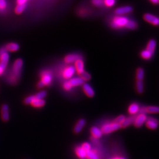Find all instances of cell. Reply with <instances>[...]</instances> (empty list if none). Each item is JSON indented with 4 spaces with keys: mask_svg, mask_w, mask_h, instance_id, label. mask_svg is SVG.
Here are the masks:
<instances>
[{
    "mask_svg": "<svg viewBox=\"0 0 159 159\" xmlns=\"http://www.w3.org/2000/svg\"><path fill=\"white\" fill-rule=\"evenodd\" d=\"M23 66V61L21 58H18L14 62L6 77V80L9 84L15 85L19 83L21 77Z\"/></svg>",
    "mask_w": 159,
    "mask_h": 159,
    "instance_id": "6da1fadb",
    "label": "cell"
},
{
    "mask_svg": "<svg viewBox=\"0 0 159 159\" xmlns=\"http://www.w3.org/2000/svg\"><path fill=\"white\" fill-rule=\"evenodd\" d=\"M128 20V19L126 17L117 16L113 19L111 26L114 29H121L125 27Z\"/></svg>",
    "mask_w": 159,
    "mask_h": 159,
    "instance_id": "7a4b0ae2",
    "label": "cell"
},
{
    "mask_svg": "<svg viewBox=\"0 0 159 159\" xmlns=\"http://www.w3.org/2000/svg\"><path fill=\"white\" fill-rule=\"evenodd\" d=\"M120 128H121L120 124L113 122L103 125L101 128V131L103 134H108L112 132L119 130Z\"/></svg>",
    "mask_w": 159,
    "mask_h": 159,
    "instance_id": "3957f363",
    "label": "cell"
},
{
    "mask_svg": "<svg viewBox=\"0 0 159 159\" xmlns=\"http://www.w3.org/2000/svg\"><path fill=\"white\" fill-rule=\"evenodd\" d=\"M9 60V54L4 47L0 48V67L4 70L7 67Z\"/></svg>",
    "mask_w": 159,
    "mask_h": 159,
    "instance_id": "277c9868",
    "label": "cell"
},
{
    "mask_svg": "<svg viewBox=\"0 0 159 159\" xmlns=\"http://www.w3.org/2000/svg\"><path fill=\"white\" fill-rule=\"evenodd\" d=\"M52 81V76L51 72L48 71H44L41 73V81L44 86H48Z\"/></svg>",
    "mask_w": 159,
    "mask_h": 159,
    "instance_id": "5b68a950",
    "label": "cell"
},
{
    "mask_svg": "<svg viewBox=\"0 0 159 159\" xmlns=\"http://www.w3.org/2000/svg\"><path fill=\"white\" fill-rule=\"evenodd\" d=\"M1 118L3 121L7 122L10 119L9 107L7 104H4L1 108Z\"/></svg>",
    "mask_w": 159,
    "mask_h": 159,
    "instance_id": "8992f818",
    "label": "cell"
},
{
    "mask_svg": "<svg viewBox=\"0 0 159 159\" xmlns=\"http://www.w3.org/2000/svg\"><path fill=\"white\" fill-rule=\"evenodd\" d=\"M147 116L145 114H137L135 120L133 123L134 125L137 127V128H139L140 127H141L143 124L145 122L146 120H147Z\"/></svg>",
    "mask_w": 159,
    "mask_h": 159,
    "instance_id": "52a82bcc",
    "label": "cell"
},
{
    "mask_svg": "<svg viewBox=\"0 0 159 159\" xmlns=\"http://www.w3.org/2000/svg\"><path fill=\"white\" fill-rule=\"evenodd\" d=\"M133 11V8L130 6H124L117 8L115 10V14L117 16H123L124 15L129 14Z\"/></svg>",
    "mask_w": 159,
    "mask_h": 159,
    "instance_id": "ba28073f",
    "label": "cell"
},
{
    "mask_svg": "<svg viewBox=\"0 0 159 159\" xmlns=\"http://www.w3.org/2000/svg\"><path fill=\"white\" fill-rule=\"evenodd\" d=\"M75 71V67H74L73 66H68L64 68V70H63L62 73L63 77L64 78L67 80L70 79L73 76Z\"/></svg>",
    "mask_w": 159,
    "mask_h": 159,
    "instance_id": "9c48e42d",
    "label": "cell"
},
{
    "mask_svg": "<svg viewBox=\"0 0 159 159\" xmlns=\"http://www.w3.org/2000/svg\"><path fill=\"white\" fill-rule=\"evenodd\" d=\"M146 127L150 130H155L158 127V121L153 117H148L145 121Z\"/></svg>",
    "mask_w": 159,
    "mask_h": 159,
    "instance_id": "30bf717a",
    "label": "cell"
},
{
    "mask_svg": "<svg viewBox=\"0 0 159 159\" xmlns=\"http://www.w3.org/2000/svg\"><path fill=\"white\" fill-rule=\"evenodd\" d=\"M144 19L147 22L154 25V26H158L159 24V20L158 19L151 14H145L144 16Z\"/></svg>",
    "mask_w": 159,
    "mask_h": 159,
    "instance_id": "8fae6325",
    "label": "cell"
},
{
    "mask_svg": "<svg viewBox=\"0 0 159 159\" xmlns=\"http://www.w3.org/2000/svg\"><path fill=\"white\" fill-rule=\"evenodd\" d=\"M81 59V57L78 54H68L64 58V61L67 64H71L75 63L77 60Z\"/></svg>",
    "mask_w": 159,
    "mask_h": 159,
    "instance_id": "7c38bea8",
    "label": "cell"
},
{
    "mask_svg": "<svg viewBox=\"0 0 159 159\" xmlns=\"http://www.w3.org/2000/svg\"><path fill=\"white\" fill-rule=\"evenodd\" d=\"M83 90L86 94V95L90 98L94 97V91L92 88V87L87 83H84L83 84Z\"/></svg>",
    "mask_w": 159,
    "mask_h": 159,
    "instance_id": "4fadbf2b",
    "label": "cell"
},
{
    "mask_svg": "<svg viewBox=\"0 0 159 159\" xmlns=\"http://www.w3.org/2000/svg\"><path fill=\"white\" fill-rule=\"evenodd\" d=\"M75 70L79 75L84 71V63L82 59H79L75 62Z\"/></svg>",
    "mask_w": 159,
    "mask_h": 159,
    "instance_id": "5bb4252c",
    "label": "cell"
},
{
    "mask_svg": "<svg viewBox=\"0 0 159 159\" xmlns=\"http://www.w3.org/2000/svg\"><path fill=\"white\" fill-rule=\"evenodd\" d=\"M86 125V120L84 118H81L79 120L77 123H76L74 128V132L76 134H78L81 132L83 128Z\"/></svg>",
    "mask_w": 159,
    "mask_h": 159,
    "instance_id": "9a60e30c",
    "label": "cell"
},
{
    "mask_svg": "<svg viewBox=\"0 0 159 159\" xmlns=\"http://www.w3.org/2000/svg\"><path fill=\"white\" fill-rule=\"evenodd\" d=\"M68 82L72 87H75L83 85L84 83V81L80 77H76L70 78Z\"/></svg>",
    "mask_w": 159,
    "mask_h": 159,
    "instance_id": "2e32d148",
    "label": "cell"
},
{
    "mask_svg": "<svg viewBox=\"0 0 159 159\" xmlns=\"http://www.w3.org/2000/svg\"><path fill=\"white\" fill-rule=\"evenodd\" d=\"M90 133H91L92 136L93 137V138L95 139H98V138H100L103 135V133L101 131V129H100L99 128L95 127V126L92 127L91 128Z\"/></svg>",
    "mask_w": 159,
    "mask_h": 159,
    "instance_id": "e0dca14e",
    "label": "cell"
},
{
    "mask_svg": "<svg viewBox=\"0 0 159 159\" xmlns=\"http://www.w3.org/2000/svg\"><path fill=\"white\" fill-rule=\"evenodd\" d=\"M5 49L7 51L16 52L20 49V46L18 44L15 43H10L5 46Z\"/></svg>",
    "mask_w": 159,
    "mask_h": 159,
    "instance_id": "ac0fdd59",
    "label": "cell"
},
{
    "mask_svg": "<svg viewBox=\"0 0 159 159\" xmlns=\"http://www.w3.org/2000/svg\"><path fill=\"white\" fill-rule=\"evenodd\" d=\"M137 115V114H135V115H132L127 118H125L124 122L121 124V128H126L128 126H129L131 123H133Z\"/></svg>",
    "mask_w": 159,
    "mask_h": 159,
    "instance_id": "d6986e66",
    "label": "cell"
},
{
    "mask_svg": "<svg viewBox=\"0 0 159 159\" xmlns=\"http://www.w3.org/2000/svg\"><path fill=\"white\" fill-rule=\"evenodd\" d=\"M139 109H140L139 106L137 103H133L130 105L128 108V111L129 114L131 115H135L138 114Z\"/></svg>",
    "mask_w": 159,
    "mask_h": 159,
    "instance_id": "ffe728a7",
    "label": "cell"
},
{
    "mask_svg": "<svg viewBox=\"0 0 159 159\" xmlns=\"http://www.w3.org/2000/svg\"><path fill=\"white\" fill-rule=\"evenodd\" d=\"M75 153L77 156L81 159H84L86 157V152L81 148V146H77L76 147Z\"/></svg>",
    "mask_w": 159,
    "mask_h": 159,
    "instance_id": "44dd1931",
    "label": "cell"
},
{
    "mask_svg": "<svg viewBox=\"0 0 159 159\" xmlns=\"http://www.w3.org/2000/svg\"><path fill=\"white\" fill-rule=\"evenodd\" d=\"M46 104V102L45 100H44L43 99L42 100H39V99H36L35 98V99L33 100V101L31 103V105L36 108H40V107H44V106Z\"/></svg>",
    "mask_w": 159,
    "mask_h": 159,
    "instance_id": "7402d4cb",
    "label": "cell"
},
{
    "mask_svg": "<svg viewBox=\"0 0 159 159\" xmlns=\"http://www.w3.org/2000/svg\"><path fill=\"white\" fill-rule=\"evenodd\" d=\"M155 47H156V41L154 40H151L148 41L147 44L146 50H147L148 51L154 54L155 51Z\"/></svg>",
    "mask_w": 159,
    "mask_h": 159,
    "instance_id": "603a6c76",
    "label": "cell"
},
{
    "mask_svg": "<svg viewBox=\"0 0 159 159\" xmlns=\"http://www.w3.org/2000/svg\"><path fill=\"white\" fill-rule=\"evenodd\" d=\"M153 54H154L153 53H151L150 51H149L145 49L144 50H143L141 52L140 56H141V58H143L144 60H149L152 57Z\"/></svg>",
    "mask_w": 159,
    "mask_h": 159,
    "instance_id": "cb8c5ba5",
    "label": "cell"
},
{
    "mask_svg": "<svg viewBox=\"0 0 159 159\" xmlns=\"http://www.w3.org/2000/svg\"><path fill=\"white\" fill-rule=\"evenodd\" d=\"M144 76V71L142 68H138L136 71V79L137 81H143Z\"/></svg>",
    "mask_w": 159,
    "mask_h": 159,
    "instance_id": "d4e9b609",
    "label": "cell"
},
{
    "mask_svg": "<svg viewBox=\"0 0 159 159\" xmlns=\"http://www.w3.org/2000/svg\"><path fill=\"white\" fill-rule=\"evenodd\" d=\"M136 90L138 94H142L144 91V85L143 81H137L135 83Z\"/></svg>",
    "mask_w": 159,
    "mask_h": 159,
    "instance_id": "484cf974",
    "label": "cell"
},
{
    "mask_svg": "<svg viewBox=\"0 0 159 159\" xmlns=\"http://www.w3.org/2000/svg\"><path fill=\"white\" fill-rule=\"evenodd\" d=\"M145 111L146 113L151 114L158 113L159 111V108L157 106H148L145 107Z\"/></svg>",
    "mask_w": 159,
    "mask_h": 159,
    "instance_id": "4316f807",
    "label": "cell"
},
{
    "mask_svg": "<svg viewBox=\"0 0 159 159\" xmlns=\"http://www.w3.org/2000/svg\"><path fill=\"white\" fill-rule=\"evenodd\" d=\"M86 157L88 159H99L96 153L91 150L86 153Z\"/></svg>",
    "mask_w": 159,
    "mask_h": 159,
    "instance_id": "83f0119b",
    "label": "cell"
},
{
    "mask_svg": "<svg viewBox=\"0 0 159 159\" xmlns=\"http://www.w3.org/2000/svg\"><path fill=\"white\" fill-rule=\"evenodd\" d=\"M137 27V24L136 22L133 20H128L127 25L125 26V28L129 30H134Z\"/></svg>",
    "mask_w": 159,
    "mask_h": 159,
    "instance_id": "f1b7e54d",
    "label": "cell"
},
{
    "mask_svg": "<svg viewBox=\"0 0 159 159\" xmlns=\"http://www.w3.org/2000/svg\"><path fill=\"white\" fill-rule=\"evenodd\" d=\"M26 4H18L15 9L16 13L17 14H21L26 9Z\"/></svg>",
    "mask_w": 159,
    "mask_h": 159,
    "instance_id": "f546056e",
    "label": "cell"
},
{
    "mask_svg": "<svg viewBox=\"0 0 159 159\" xmlns=\"http://www.w3.org/2000/svg\"><path fill=\"white\" fill-rule=\"evenodd\" d=\"M125 119V117L124 115H120L119 116L117 117L114 120V123L118 124H121L124 121Z\"/></svg>",
    "mask_w": 159,
    "mask_h": 159,
    "instance_id": "4dcf8cb0",
    "label": "cell"
},
{
    "mask_svg": "<svg viewBox=\"0 0 159 159\" xmlns=\"http://www.w3.org/2000/svg\"><path fill=\"white\" fill-rule=\"evenodd\" d=\"M80 76V78H81L84 81H88L91 79L90 74L85 71L83 73H82Z\"/></svg>",
    "mask_w": 159,
    "mask_h": 159,
    "instance_id": "1f68e13d",
    "label": "cell"
},
{
    "mask_svg": "<svg viewBox=\"0 0 159 159\" xmlns=\"http://www.w3.org/2000/svg\"><path fill=\"white\" fill-rule=\"evenodd\" d=\"M47 96V92L45 91H40L39 93H38L37 94H36V95H34V97L36 99H39V100H42L46 96Z\"/></svg>",
    "mask_w": 159,
    "mask_h": 159,
    "instance_id": "d6a6232c",
    "label": "cell"
},
{
    "mask_svg": "<svg viewBox=\"0 0 159 159\" xmlns=\"http://www.w3.org/2000/svg\"><path fill=\"white\" fill-rule=\"evenodd\" d=\"M35 99L34 96H30L29 97H27L24 100V103L26 105L31 104V103L33 101V100Z\"/></svg>",
    "mask_w": 159,
    "mask_h": 159,
    "instance_id": "836d02e7",
    "label": "cell"
},
{
    "mask_svg": "<svg viewBox=\"0 0 159 159\" xmlns=\"http://www.w3.org/2000/svg\"><path fill=\"white\" fill-rule=\"evenodd\" d=\"M104 4L108 7H111L115 5L116 0H104Z\"/></svg>",
    "mask_w": 159,
    "mask_h": 159,
    "instance_id": "e575fe53",
    "label": "cell"
},
{
    "mask_svg": "<svg viewBox=\"0 0 159 159\" xmlns=\"http://www.w3.org/2000/svg\"><path fill=\"white\" fill-rule=\"evenodd\" d=\"M81 148L87 153V151H90L91 150V145L88 143L85 142L84 143L82 144V145H81Z\"/></svg>",
    "mask_w": 159,
    "mask_h": 159,
    "instance_id": "d590c367",
    "label": "cell"
},
{
    "mask_svg": "<svg viewBox=\"0 0 159 159\" xmlns=\"http://www.w3.org/2000/svg\"><path fill=\"white\" fill-rule=\"evenodd\" d=\"M92 3L96 7H101L104 4V0H92Z\"/></svg>",
    "mask_w": 159,
    "mask_h": 159,
    "instance_id": "8d00e7d4",
    "label": "cell"
},
{
    "mask_svg": "<svg viewBox=\"0 0 159 159\" xmlns=\"http://www.w3.org/2000/svg\"><path fill=\"white\" fill-rule=\"evenodd\" d=\"M7 7V3L6 0H0V10H4Z\"/></svg>",
    "mask_w": 159,
    "mask_h": 159,
    "instance_id": "74e56055",
    "label": "cell"
},
{
    "mask_svg": "<svg viewBox=\"0 0 159 159\" xmlns=\"http://www.w3.org/2000/svg\"><path fill=\"white\" fill-rule=\"evenodd\" d=\"M63 88L64 90H67V91H69L72 88V87L71 86V85L70 84L68 81H67L66 83H64L63 84Z\"/></svg>",
    "mask_w": 159,
    "mask_h": 159,
    "instance_id": "f35d334b",
    "label": "cell"
},
{
    "mask_svg": "<svg viewBox=\"0 0 159 159\" xmlns=\"http://www.w3.org/2000/svg\"><path fill=\"white\" fill-rule=\"evenodd\" d=\"M28 0H17L18 4H26V3Z\"/></svg>",
    "mask_w": 159,
    "mask_h": 159,
    "instance_id": "ab89813d",
    "label": "cell"
},
{
    "mask_svg": "<svg viewBox=\"0 0 159 159\" xmlns=\"http://www.w3.org/2000/svg\"><path fill=\"white\" fill-rule=\"evenodd\" d=\"M44 86H45L44 85V84H43L41 81H40L38 83V84H37V87H38L39 88H43Z\"/></svg>",
    "mask_w": 159,
    "mask_h": 159,
    "instance_id": "60d3db41",
    "label": "cell"
},
{
    "mask_svg": "<svg viewBox=\"0 0 159 159\" xmlns=\"http://www.w3.org/2000/svg\"><path fill=\"white\" fill-rule=\"evenodd\" d=\"M150 1L154 4H157L158 3V0H150Z\"/></svg>",
    "mask_w": 159,
    "mask_h": 159,
    "instance_id": "b9f144b4",
    "label": "cell"
},
{
    "mask_svg": "<svg viewBox=\"0 0 159 159\" xmlns=\"http://www.w3.org/2000/svg\"><path fill=\"white\" fill-rule=\"evenodd\" d=\"M4 71H5V70H4V69H3L1 67H0V76L3 74V73H4Z\"/></svg>",
    "mask_w": 159,
    "mask_h": 159,
    "instance_id": "7bdbcfd3",
    "label": "cell"
},
{
    "mask_svg": "<svg viewBox=\"0 0 159 159\" xmlns=\"http://www.w3.org/2000/svg\"><path fill=\"white\" fill-rule=\"evenodd\" d=\"M110 159H125V158H123V157H114V158H112Z\"/></svg>",
    "mask_w": 159,
    "mask_h": 159,
    "instance_id": "ee69618b",
    "label": "cell"
}]
</instances>
